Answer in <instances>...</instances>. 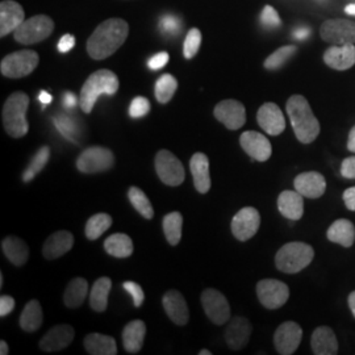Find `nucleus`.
<instances>
[{"label": "nucleus", "mask_w": 355, "mask_h": 355, "mask_svg": "<svg viewBox=\"0 0 355 355\" xmlns=\"http://www.w3.org/2000/svg\"><path fill=\"white\" fill-rule=\"evenodd\" d=\"M129 33V26L123 19H108L98 26L87 41L91 58L101 61L111 57L121 48Z\"/></svg>", "instance_id": "f257e3e1"}, {"label": "nucleus", "mask_w": 355, "mask_h": 355, "mask_svg": "<svg viewBox=\"0 0 355 355\" xmlns=\"http://www.w3.org/2000/svg\"><path fill=\"white\" fill-rule=\"evenodd\" d=\"M286 108L296 139L302 144H311L316 140L320 135V123L304 96L292 95Z\"/></svg>", "instance_id": "f03ea898"}, {"label": "nucleus", "mask_w": 355, "mask_h": 355, "mask_svg": "<svg viewBox=\"0 0 355 355\" xmlns=\"http://www.w3.org/2000/svg\"><path fill=\"white\" fill-rule=\"evenodd\" d=\"M119 78L111 70H98L87 78L80 89L79 105L85 114H91L101 95L112 96L119 89Z\"/></svg>", "instance_id": "7ed1b4c3"}, {"label": "nucleus", "mask_w": 355, "mask_h": 355, "mask_svg": "<svg viewBox=\"0 0 355 355\" xmlns=\"http://www.w3.org/2000/svg\"><path fill=\"white\" fill-rule=\"evenodd\" d=\"M28 107L29 98L26 92L21 91L13 92L3 105V125L6 132L13 139L24 137L29 130V124L26 120Z\"/></svg>", "instance_id": "20e7f679"}, {"label": "nucleus", "mask_w": 355, "mask_h": 355, "mask_svg": "<svg viewBox=\"0 0 355 355\" xmlns=\"http://www.w3.org/2000/svg\"><path fill=\"white\" fill-rule=\"evenodd\" d=\"M315 250L305 242H288L277 253L275 263L278 270L286 274H296L309 266L313 261Z\"/></svg>", "instance_id": "39448f33"}, {"label": "nucleus", "mask_w": 355, "mask_h": 355, "mask_svg": "<svg viewBox=\"0 0 355 355\" xmlns=\"http://www.w3.org/2000/svg\"><path fill=\"white\" fill-rule=\"evenodd\" d=\"M54 31V21L46 15H37L19 26L13 36L15 40L23 45H33L51 36Z\"/></svg>", "instance_id": "423d86ee"}, {"label": "nucleus", "mask_w": 355, "mask_h": 355, "mask_svg": "<svg viewBox=\"0 0 355 355\" xmlns=\"http://www.w3.org/2000/svg\"><path fill=\"white\" fill-rule=\"evenodd\" d=\"M40 57L33 51H20L11 53L1 60L0 71L6 78L19 79L29 76L37 67Z\"/></svg>", "instance_id": "0eeeda50"}, {"label": "nucleus", "mask_w": 355, "mask_h": 355, "mask_svg": "<svg viewBox=\"0 0 355 355\" xmlns=\"http://www.w3.org/2000/svg\"><path fill=\"white\" fill-rule=\"evenodd\" d=\"M114 164V153L103 146H91L76 159V167L83 174H96L110 170Z\"/></svg>", "instance_id": "6e6552de"}, {"label": "nucleus", "mask_w": 355, "mask_h": 355, "mask_svg": "<svg viewBox=\"0 0 355 355\" xmlns=\"http://www.w3.org/2000/svg\"><path fill=\"white\" fill-rule=\"evenodd\" d=\"M155 171L161 182L167 186L177 187L184 182V167L179 158L166 149H162L155 155Z\"/></svg>", "instance_id": "1a4fd4ad"}, {"label": "nucleus", "mask_w": 355, "mask_h": 355, "mask_svg": "<svg viewBox=\"0 0 355 355\" xmlns=\"http://www.w3.org/2000/svg\"><path fill=\"white\" fill-rule=\"evenodd\" d=\"M257 295L267 309H278L287 303L290 288L286 283L277 279H263L257 284Z\"/></svg>", "instance_id": "9d476101"}, {"label": "nucleus", "mask_w": 355, "mask_h": 355, "mask_svg": "<svg viewBox=\"0 0 355 355\" xmlns=\"http://www.w3.org/2000/svg\"><path fill=\"white\" fill-rule=\"evenodd\" d=\"M320 36L331 45L355 44V23L343 19L327 20L321 26Z\"/></svg>", "instance_id": "9b49d317"}, {"label": "nucleus", "mask_w": 355, "mask_h": 355, "mask_svg": "<svg viewBox=\"0 0 355 355\" xmlns=\"http://www.w3.org/2000/svg\"><path fill=\"white\" fill-rule=\"evenodd\" d=\"M261 225L259 212L253 207H245L232 220V233L239 241H248L257 234Z\"/></svg>", "instance_id": "f8f14e48"}, {"label": "nucleus", "mask_w": 355, "mask_h": 355, "mask_svg": "<svg viewBox=\"0 0 355 355\" xmlns=\"http://www.w3.org/2000/svg\"><path fill=\"white\" fill-rule=\"evenodd\" d=\"M202 305L208 318L216 325H224L230 318V306L227 297L217 290L208 288L202 293Z\"/></svg>", "instance_id": "ddd939ff"}, {"label": "nucleus", "mask_w": 355, "mask_h": 355, "mask_svg": "<svg viewBox=\"0 0 355 355\" xmlns=\"http://www.w3.org/2000/svg\"><path fill=\"white\" fill-rule=\"evenodd\" d=\"M303 338V329L293 321L283 322L275 331L274 343L277 352L282 355H291L297 350Z\"/></svg>", "instance_id": "4468645a"}, {"label": "nucleus", "mask_w": 355, "mask_h": 355, "mask_svg": "<svg viewBox=\"0 0 355 355\" xmlns=\"http://www.w3.org/2000/svg\"><path fill=\"white\" fill-rule=\"evenodd\" d=\"M215 117L230 130H237L246 123V110L241 102L228 99L215 107Z\"/></svg>", "instance_id": "2eb2a0df"}, {"label": "nucleus", "mask_w": 355, "mask_h": 355, "mask_svg": "<svg viewBox=\"0 0 355 355\" xmlns=\"http://www.w3.org/2000/svg\"><path fill=\"white\" fill-rule=\"evenodd\" d=\"M240 144L245 153L258 162H266L272 154L270 141L263 135L254 130L243 132L240 137Z\"/></svg>", "instance_id": "dca6fc26"}, {"label": "nucleus", "mask_w": 355, "mask_h": 355, "mask_svg": "<svg viewBox=\"0 0 355 355\" xmlns=\"http://www.w3.org/2000/svg\"><path fill=\"white\" fill-rule=\"evenodd\" d=\"M257 121L270 136H279L286 129V119L275 103H265L258 110Z\"/></svg>", "instance_id": "f3484780"}, {"label": "nucleus", "mask_w": 355, "mask_h": 355, "mask_svg": "<svg viewBox=\"0 0 355 355\" xmlns=\"http://www.w3.org/2000/svg\"><path fill=\"white\" fill-rule=\"evenodd\" d=\"M26 20L23 7L13 0H3L0 3V37L15 32Z\"/></svg>", "instance_id": "a211bd4d"}, {"label": "nucleus", "mask_w": 355, "mask_h": 355, "mask_svg": "<svg viewBox=\"0 0 355 355\" xmlns=\"http://www.w3.org/2000/svg\"><path fill=\"white\" fill-rule=\"evenodd\" d=\"M293 186H295V190L300 192L304 198L308 199L321 198L327 190L325 178L316 171H306V173L299 174L295 178Z\"/></svg>", "instance_id": "6ab92c4d"}, {"label": "nucleus", "mask_w": 355, "mask_h": 355, "mask_svg": "<svg viewBox=\"0 0 355 355\" xmlns=\"http://www.w3.org/2000/svg\"><path fill=\"white\" fill-rule=\"evenodd\" d=\"M253 327L250 321L245 318H234L229 321L228 327L225 330V341L232 350H241L243 349L252 336Z\"/></svg>", "instance_id": "aec40b11"}, {"label": "nucleus", "mask_w": 355, "mask_h": 355, "mask_svg": "<svg viewBox=\"0 0 355 355\" xmlns=\"http://www.w3.org/2000/svg\"><path fill=\"white\" fill-rule=\"evenodd\" d=\"M74 329L70 325H58L51 328L40 341V349L42 352L51 353V352H60L67 347L74 340Z\"/></svg>", "instance_id": "412c9836"}, {"label": "nucleus", "mask_w": 355, "mask_h": 355, "mask_svg": "<svg viewBox=\"0 0 355 355\" xmlns=\"http://www.w3.org/2000/svg\"><path fill=\"white\" fill-rule=\"evenodd\" d=\"M162 304L165 308L166 315L174 324L182 327L189 322L190 311H189L187 303L180 292L175 291V290L166 292L165 296L162 299Z\"/></svg>", "instance_id": "4be33fe9"}, {"label": "nucleus", "mask_w": 355, "mask_h": 355, "mask_svg": "<svg viewBox=\"0 0 355 355\" xmlns=\"http://www.w3.org/2000/svg\"><path fill=\"white\" fill-rule=\"evenodd\" d=\"M324 62L334 70H347L355 64V44L333 45L324 53Z\"/></svg>", "instance_id": "5701e85b"}, {"label": "nucleus", "mask_w": 355, "mask_h": 355, "mask_svg": "<svg viewBox=\"0 0 355 355\" xmlns=\"http://www.w3.org/2000/svg\"><path fill=\"white\" fill-rule=\"evenodd\" d=\"M74 245V236L67 232L61 230L53 233L51 237L44 243L42 254L46 259H57L71 250Z\"/></svg>", "instance_id": "b1692460"}, {"label": "nucleus", "mask_w": 355, "mask_h": 355, "mask_svg": "<svg viewBox=\"0 0 355 355\" xmlns=\"http://www.w3.org/2000/svg\"><path fill=\"white\" fill-rule=\"evenodd\" d=\"M190 170L193 177L195 189L200 193H207L211 190L209 175V159L203 153H195L190 161Z\"/></svg>", "instance_id": "393cba45"}, {"label": "nucleus", "mask_w": 355, "mask_h": 355, "mask_svg": "<svg viewBox=\"0 0 355 355\" xmlns=\"http://www.w3.org/2000/svg\"><path fill=\"white\" fill-rule=\"evenodd\" d=\"M303 195L297 191H283L278 198V209L286 218L297 221L304 214Z\"/></svg>", "instance_id": "a878e982"}, {"label": "nucleus", "mask_w": 355, "mask_h": 355, "mask_svg": "<svg viewBox=\"0 0 355 355\" xmlns=\"http://www.w3.org/2000/svg\"><path fill=\"white\" fill-rule=\"evenodd\" d=\"M312 352L316 355H336L338 353V341L329 327H318L311 337Z\"/></svg>", "instance_id": "bb28decb"}, {"label": "nucleus", "mask_w": 355, "mask_h": 355, "mask_svg": "<svg viewBox=\"0 0 355 355\" xmlns=\"http://www.w3.org/2000/svg\"><path fill=\"white\" fill-rule=\"evenodd\" d=\"M146 334V325L142 320L130 321L123 330V345L130 354H137L142 349Z\"/></svg>", "instance_id": "cd10ccee"}, {"label": "nucleus", "mask_w": 355, "mask_h": 355, "mask_svg": "<svg viewBox=\"0 0 355 355\" xmlns=\"http://www.w3.org/2000/svg\"><path fill=\"white\" fill-rule=\"evenodd\" d=\"M1 250L15 266H24L29 258V249L26 242L19 237H6L1 241Z\"/></svg>", "instance_id": "c85d7f7f"}, {"label": "nucleus", "mask_w": 355, "mask_h": 355, "mask_svg": "<svg viewBox=\"0 0 355 355\" xmlns=\"http://www.w3.org/2000/svg\"><path fill=\"white\" fill-rule=\"evenodd\" d=\"M327 236L329 241L338 243L343 248H350L355 241L354 224L346 218L337 220L330 225Z\"/></svg>", "instance_id": "c756f323"}, {"label": "nucleus", "mask_w": 355, "mask_h": 355, "mask_svg": "<svg viewBox=\"0 0 355 355\" xmlns=\"http://www.w3.org/2000/svg\"><path fill=\"white\" fill-rule=\"evenodd\" d=\"M86 352L91 355H116L117 345L114 337L101 333H91L85 338Z\"/></svg>", "instance_id": "7c9ffc66"}, {"label": "nucleus", "mask_w": 355, "mask_h": 355, "mask_svg": "<svg viewBox=\"0 0 355 355\" xmlns=\"http://www.w3.org/2000/svg\"><path fill=\"white\" fill-rule=\"evenodd\" d=\"M105 252L116 258H128L135 248L132 239L124 233H114L104 241Z\"/></svg>", "instance_id": "2f4dec72"}, {"label": "nucleus", "mask_w": 355, "mask_h": 355, "mask_svg": "<svg viewBox=\"0 0 355 355\" xmlns=\"http://www.w3.org/2000/svg\"><path fill=\"white\" fill-rule=\"evenodd\" d=\"M112 282L107 277L96 280L89 293V305L96 312H104L108 306V295L111 292Z\"/></svg>", "instance_id": "473e14b6"}, {"label": "nucleus", "mask_w": 355, "mask_h": 355, "mask_svg": "<svg viewBox=\"0 0 355 355\" xmlns=\"http://www.w3.org/2000/svg\"><path fill=\"white\" fill-rule=\"evenodd\" d=\"M89 293V283L83 278H76L71 280L66 288L64 302L69 308H79L86 300Z\"/></svg>", "instance_id": "72a5a7b5"}, {"label": "nucleus", "mask_w": 355, "mask_h": 355, "mask_svg": "<svg viewBox=\"0 0 355 355\" xmlns=\"http://www.w3.org/2000/svg\"><path fill=\"white\" fill-rule=\"evenodd\" d=\"M44 321V315H42V308L37 300H31L28 304L24 306L21 316H20V328L26 331H36L41 328Z\"/></svg>", "instance_id": "f704fd0d"}, {"label": "nucleus", "mask_w": 355, "mask_h": 355, "mask_svg": "<svg viewBox=\"0 0 355 355\" xmlns=\"http://www.w3.org/2000/svg\"><path fill=\"white\" fill-rule=\"evenodd\" d=\"M166 240L171 246H177L182 239L183 228V216L180 212H170L164 217L162 221Z\"/></svg>", "instance_id": "c9c22d12"}, {"label": "nucleus", "mask_w": 355, "mask_h": 355, "mask_svg": "<svg viewBox=\"0 0 355 355\" xmlns=\"http://www.w3.org/2000/svg\"><path fill=\"white\" fill-rule=\"evenodd\" d=\"M112 225V217L107 214H96L89 217L86 224V237L94 241L98 240L104 232H107Z\"/></svg>", "instance_id": "e433bc0d"}, {"label": "nucleus", "mask_w": 355, "mask_h": 355, "mask_svg": "<svg viewBox=\"0 0 355 355\" xmlns=\"http://www.w3.org/2000/svg\"><path fill=\"white\" fill-rule=\"evenodd\" d=\"M49 158H51V148L49 146L40 148L37 153L33 155L31 164L26 167V171L23 174V180L28 183L32 179L37 177L38 174L42 171V168L48 164Z\"/></svg>", "instance_id": "4c0bfd02"}, {"label": "nucleus", "mask_w": 355, "mask_h": 355, "mask_svg": "<svg viewBox=\"0 0 355 355\" xmlns=\"http://www.w3.org/2000/svg\"><path fill=\"white\" fill-rule=\"evenodd\" d=\"M128 198L129 202L135 207V209L140 214L142 217L150 220L154 216V209H153L152 203L145 195L144 191L140 190L139 187H130L128 191Z\"/></svg>", "instance_id": "58836bf2"}, {"label": "nucleus", "mask_w": 355, "mask_h": 355, "mask_svg": "<svg viewBox=\"0 0 355 355\" xmlns=\"http://www.w3.org/2000/svg\"><path fill=\"white\" fill-rule=\"evenodd\" d=\"M178 89V80L171 74H164L155 83V98L158 103L166 104L170 102Z\"/></svg>", "instance_id": "ea45409f"}, {"label": "nucleus", "mask_w": 355, "mask_h": 355, "mask_svg": "<svg viewBox=\"0 0 355 355\" xmlns=\"http://www.w3.org/2000/svg\"><path fill=\"white\" fill-rule=\"evenodd\" d=\"M296 51H297V48L295 45L282 46L278 51H274L271 55L267 57L266 61H265V67L267 70H278L295 55Z\"/></svg>", "instance_id": "a19ab883"}, {"label": "nucleus", "mask_w": 355, "mask_h": 355, "mask_svg": "<svg viewBox=\"0 0 355 355\" xmlns=\"http://www.w3.org/2000/svg\"><path fill=\"white\" fill-rule=\"evenodd\" d=\"M54 125L60 130V133L64 139L76 142V135H78V125L76 121L67 116V114H58L54 117Z\"/></svg>", "instance_id": "79ce46f5"}, {"label": "nucleus", "mask_w": 355, "mask_h": 355, "mask_svg": "<svg viewBox=\"0 0 355 355\" xmlns=\"http://www.w3.org/2000/svg\"><path fill=\"white\" fill-rule=\"evenodd\" d=\"M200 45H202V32L198 28H192L187 33L184 44H183L184 58H187V60L193 58L198 54Z\"/></svg>", "instance_id": "37998d69"}, {"label": "nucleus", "mask_w": 355, "mask_h": 355, "mask_svg": "<svg viewBox=\"0 0 355 355\" xmlns=\"http://www.w3.org/2000/svg\"><path fill=\"white\" fill-rule=\"evenodd\" d=\"M149 111H150V102L144 96L135 98L129 107V114L132 119H141L149 114Z\"/></svg>", "instance_id": "c03bdc74"}, {"label": "nucleus", "mask_w": 355, "mask_h": 355, "mask_svg": "<svg viewBox=\"0 0 355 355\" xmlns=\"http://www.w3.org/2000/svg\"><path fill=\"white\" fill-rule=\"evenodd\" d=\"M261 24L266 28H270V29L282 26L279 15L275 11L274 7L266 6L263 8V11L261 13Z\"/></svg>", "instance_id": "a18cd8bd"}, {"label": "nucleus", "mask_w": 355, "mask_h": 355, "mask_svg": "<svg viewBox=\"0 0 355 355\" xmlns=\"http://www.w3.org/2000/svg\"><path fill=\"white\" fill-rule=\"evenodd\" d=\"M123 287L132 296L135 306L140 308L141 305L144 304V300H145V293H144V290H142L140 284H137L135 282H125L123 284Z\"/></svg>", "instance_id": "49530a36"}, {"label": "nucleus", "mask_w": 355, "mask_h": 355, "mask_svg": "<svg viewBox=\"0 0 355 355\" xmlns=\"http://www.w3.org/2000/svg\"><path fill=\"white\" fill-rule=\"evenodd\" d=\"M159 28H161L162 33L173 36L180 31V21L174 15H165L159 21Z\"/></svg>", "instance_id": "de8ad7c7"}, {"label": "nucleus", "mask_w": 355, "mask_h": 355, "mask_svg": "<svg viewBox=\"0 0 355 355\" xmlns=\"http://www.w3.org/2000/svg\"><path fill=\"white\" fill-rule=\"evenodd\" d=\"M168 60H170L168 53L161 51V53L153 55L152 58L149 60V62H148V66H149L152 70H161V69H164L166 64H167Z\"/></svg>", "instance_id": "09e8293b"}, {"label": "nucleus", "mask_w": 355, "mask_h": 355, "mask_svg": "<svg viewBox=\"0 0 355 355\" xmlns=\"http://www.w3.org/2000/svg\"><path fill=\"white\" fill-rule=\"evenodd\" d=\"M15 308V299L12 296L8 295H3L0 297V316L6 318L7 315H10Z\"/></svg>", "instance_id": "8fccbe9b"}, {"label": "nucleus", "mask_w": 355, "mask_h": 355, "mask_svg": "<svg viewBox=\"0 0 355 355\" xmlns=\"http://www.w3.org/2000/svg\"><path fill=\"white\" fill-rule=\"evenodd\" d=\"M341 174L346 179H355V155L346 158L341 166Z\"/></svg>", "instance_id": "3c124183"}, {"label": "nucleus", "mask_w": 355, "mask_h": 355, "mask_svg": "<svg viewBox=\"0 0 355 355\" xmlns=\"http://www.w3.org/2000/svg\"><path fill=\"white\" fill-rule=\"evenodd\" d=\"M74 45H76V37L71 35H64L58 42V51L61 53H67L74 48Z\"/></svg>", "instance_id": "603ef678"}, {"label": "nucleus", "mask_w": 355, "mask_h": 355, "mask_svg": "<svg viewBox=\"0 0 355 355\" xmlns=\"http://www.w3.org/2000/svg\"><path fill=\"white\" fill-rule=\"evenodd\" d=\"M343 202L347 209L355 212V186L343 192Z\"/></svg>", "instance_id": "864d4df0"}, {"label": "nucleus", "mask_w": 355, "mask_h": 355, "mask_svg": "<svg viewBox=\"0 0 355 355\" xmlns=\"http://www.w3.org/2000/svg\"><path fill=\"white\" fill-rule=\"evenodd\" d=\"M78 104V99L73 92H66L64 96V105L66 108H74Z\"/></svg>", "instance_id": "5fc2aeb1"}, {"label": "nucleus", "mask_w": 355, "mask_h": 355, "mask_svg": "<svg viewBox=\"0 0 355 355\" xmlns=\"http://www.w3.org/2000/svg\"><path fill=\"white\" fill-rule=\"evenodd\" d=\"M309 35H311V31L306 26H299L293 31V37L297 40H305Z\"/></svg>", "instance_id": "6e6d98bb"}, {"label": "nucleus", "mask_w": 355, "mask_h": 355, "mask_svg": "<svg viewBox=\"0 0 355 355\" xmlns=\"http://www.w3.org/2000/svg\"><path fill=\"white\" fill-rule=\"evenodd\" d=\"M51 95L49 92H46V91H41L40 92V95H38V101L41 104H44V105H48V104H51Z\"/></svg>", "instance_id": "4d7b16f0"}, {"label": "nucleus", "mask_w": 355, "mask_h": 355, "mask_svg": "<svg viewBox=\"0 0 355 355\" xmlns=\"http://www.w3.org/2000/svg\"><path fill=\"white\" fill-rule=\"evenodd\" d=\"M347 149L350 152L355 153V125L352 128L350 133H349V140H347Z\"/></svg>", "instance_id": "13d9d810"}, {"label": "nucleus", "mask_w": 355, "mask_h": 355, "mask_svg": "<svg viewBox=\"0 0 355 355\" xmlns=\"http://www.w3.org/2000/svg\"><path fill=\"white\" fill-rule=\"evenodd\" d=\"M349 308H350V311H352V313H353L355 318V291L349 295Z\"/></svg>", "instance_id": "bf43d9fd"}, {"label": "nucleus", "mask_w": 355, "mask_h": 355, "mask_svg": "<svg viewBox=\"0 0 355 355\" xmlns=\"http://www.w3.org/2000/svg\"><path fill=\"white\" fill-rule=\"evenodd\" d=\"M10 353V350H8V345L6 341H1L0 343V354L1 355H7Z\"/></svg>", "instance_id": "052dcab7"}, {"label": "nucleus", "mask_w": 355, "mask_h": 355, "mask_svg": "<svg viewBox=\"0 0 355 355\" xmlns=\"http://www.w3.org/2000/svg\"><path fill=\"white\" fill-rule=\"evenodd\" d=\"M345 12L347 13V15H352V16H355V4H347L346 7H345Z\"/></svg>", "instance_id": "680f3d73"}, {"label": "nucleus", "mask_w": 355, "mask_h": 355, "mask_svg": "<svg viewBox=\"0 0 355 355\" xmlns=\"http://www.w3.org/2000/svg\"><path fill=\"white\" fill-rule=\"evenodd\" d=\"M212 353L211 352H208L207 349H203L202 352H199V355H211Z\"/></svg>", "instance_id": "e2e57ef3"}]
</instances>
